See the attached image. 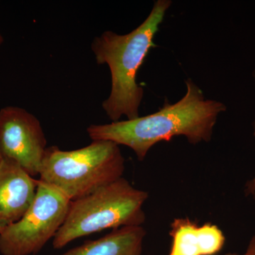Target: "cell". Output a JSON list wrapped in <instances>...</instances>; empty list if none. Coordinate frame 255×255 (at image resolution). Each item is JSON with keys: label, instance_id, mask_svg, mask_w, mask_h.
<instances>
[{"label": "cell", "instance_id": "3", "mask_svg": "<svg viewBox=\"0 0 255 255\" xmlns=\"http://www.w3.org/2000/svg\"><path fill=\"white\" fill-rule=\"evenodd\" d=\"M124 170L125 159L119 145L109 140H92L78 150L47 147L39 180L73 201L123 177Z\"/></svg>", "mask_w": 255, "mask_h": 255}, {"label": "cell", "instance_id": "6", "mask_svg": "<svg viewBox=\"0 0 255 255\" xmlns=\"http://www.w3.org/2000/svg\"><path fill=\"white\" fill-rule=\"evenodd\" d=\"M47 141L38 119L27 111L8 106L0 110V150L31 177L39 175Z\"/></svg>", "mask_w": 255, "mask_h": 255}, {"label": "cell", "instance_id": "7", "mask_svg": "<svg viewBox=\"0 0 255 255\" xmlns=\"http://www.w3.org/2000/svg\"><path fill=\"white\" fill-rule=\"evenodd\" d=\"M38 180L16 162H0V233L26 214L36 195Z\"/></svg>", "mask_w": 255, "mask_h": 255}, {"label": "cell", "instance_id": "5", "mask_svg": "<svg viewBox=\"0 0 255 255\" xmlns=\"http://www.w3.org/2000/svg\"><path fill=\"white\" fill-rule=\"evenodd\" d=\"M70 203L58 189L38 180L36 195L26 214L0 233L1 254L39 253L63 226Z\"/></svg>", "mask_w": 255, "mask_h": 255}, {"label": "cell", "instance_id": "10", "mask_svg": "<svg viewBox=\"0 0 255 255\" xmlns=\"http://www.w3.org/2000/svg\"><path fill=\"white\" fill-rule=\"evenodd\" d=\"M254 79L255 81V71L254 72ZM253 128H254V135L255 137V119L254 123H253ZM245 192H246V196H255V177L247 182Z\"/></svg>", "mask_w": 255, "mask_h": 255}, {"label": "cell", "instance_id": "8", "mask_svg": "<svg viewBox=\"0 0 255 255\" xmlns=\"http://www.w3.org/2000/svg\"><path fill=\"white\" fill-rule=\"evenodd\" d=\"M169 235L172 245L168 255H214L223 249L226 241L216 225L200 226L188 218L174 219Z\"/></svg>", "mask_w": 255, "mask_h": 255}, {"label": "cell", "instance_id": "11", "mask_svg": "<svg viewBox=\"0 0 255 255\" xmlns=\"http://www.w3.org/2000/svg\"><path fill=\"white\" fill-rule=\"evenodd\" d=\"M241 255H255V236L250 241L246 253Z\"/></svg>", "mask_w": 255, "mask_h": 255}, {"label": "cell", "instance_id": "13", "mask_svg": "<svg viewBox=\"0 0 255 255\" xmlns=\"http://www.w3.org/2000/svg\"><path fill=\"white\" fill-rule=\"evenodd\" d=\"M3 159V156L1 155V150H0V162H1V161Z\"/></svg>", "mask_w": 255, "mask_h": 255}, {"label": "cell", "instance_id": "2", "mask_svg": "<svg viewBox=\"0 0 255 255\" xmlns=\"http://www.w3.org/2000/svg\"><path fill=\"white\" fill-rule=\"evenodd\" d=\"M171 4L170 0H157L145 21L130 33L119 35L107 31L92 41L97 64H107L110 69L112 90L102 108L112 122H119L122 116L127 120L140 117L144 91L137 83V71L150 48L156 46L154 38Z\"/></svg>", "mask_w": 255, "mask_h": 255}, {"label": "cell", "instance_id": "1", "mask_svg": "<svg viewBox=\"0 0 255 255\" xmlns=\"http://www.w3.org/2000/svg\"><path fill=\"white\" fill-rule=\"evenodd\" d=\"M187 92L175 104H164L155 113L132 120L91 125L87 128L92 140H109L126 145L142 161L157 142L183 135L193 145L209 142L220 114L226 106L207 100L191 79L186 80Z\"/></svg>", "mask_w": 255, "mask_h": 255}, {"label": "cell", "instance_id": "14", "mask_svg": "<svg viewBox=\"0 0 255 255\" xmlns=\"http://www.w3.org/2000/svg\"><path fill=\"white\" fill-rule=\"evenodd\" d=\"M225 255H241L236 254V253H228V254H226Z\"/></svg>", "mask_w": 255, "mask_h": 255}, {"label": "cell", "instance_id": "12", "mask_svg": "<svg viewBox=\"0 0 255 255\" xmlns=\"http://www.w3.org/2000/svg\"><path fill=\"white\" fill-rule=\"evenodd\" d=\"M4 43V38H3L2 35L0 33V46Z\"/></svg>", "mask_w": 255, "mask_h": 255}, {"label": "cell", "instance_id": "9", "mask_svg": "<svg viewBox=\"0 0 255 255\" xmlns=\"http://www.w3.org/2000/svg\"><path fill=\"white\" fill-rule=\"evenodd\" d=\"M145 235L142 226L117 228L60 255H142Z\"/></svg>", "mask_w": 255, "mask_h": 255}, {"label": "cell", "instance_id": "4", "mask_svg": "<svg viewBox=\"0 0 255 255\" xmlns=\"http://www.w3.org/2000/svg\"><path fill=\"white\" fill-rule=\"evenodd\" d=\"M147 192L122 177L81 199L71 201L63 226L53 239L59 250L75 240L106 229L142 226Z\"/></svg>", "mask_w": 255, "mask_h": 255}]
</instances>
